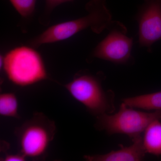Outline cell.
<instances>
[{
    "label": "cell",
    "instance_id": "obj_1",
    "mask_svg": "<svg viewBox=\"0 0 161 161\" xmlns=\"http://www.w3.org/2000/svg\"><path fill=\"white\" fill-rule=\"evenodd\" d=\"M3 68L9 80L18 86H29L48 78L42 57L31 46L18 47L8 52Z\"/></svg>",
    "mask_w": 161,
    "mask_h": 161
},
{
    "label": "cell",
    "instance_id": "obj_2",
    "mask_svg": "<svg viewBox=\"0 0 161 161\" xmlns=\"http://www.w3.org/2000/svg\"><path fill=\"white\" fill-rule=\"evenodd\" d=\"M156 120H161V110L142 112L133 109L122 102L117 113L113 115L105 113L96 116L95 126L109 135H127L132 141L142 136L148 126Z\"/></svg>",
    "mask_w": 161,
    "mask_h": 161
},
{
    "label": "cell",
    "instance_id": "obj_3",
    "mask_svg": "<svg viewBox=\"0 0 161 161\" xmlns=\"http://www.w3.org/2000/svg\"><path fill=\"white\" fill-rule=\"evenodd\" d=\"M64 87L92 115L112 114L115 111L114 92L104 91L100 80L94 75L78 73Z\"/></svg>",
    "mask_w": 161,
    "mask_h": 161
},
{
    "label": "cell",
    "instance_id": "obj_4",
    "mask_svg": "<svg viewBox=\"0 0 161 161\" xmlns=\"http://www.w3.org/2000/svg\"><path fill=\"white\" fill-rule=\"evenodd\" d=\"M88 12V14L83 17L48 27L37 36L32 39L29 42L30 45L36 48L43 44L62 41L88 28L97 34L108 28L112 22V16L108 8L93 9Z\"/></svg>",
    "mask_w": 161,
    "mask_h": 161
},
{
    "label": "cell",
    "instance_id": "obj_5",
    "mask_svg": "<svg viewBox=\"0 0 161 161\" xmlns=\"http://www.w3.org/2000/svg\"><path fill=\"white\" fill-rule=\"evenodd\" d=\"M56 131L54 121L42 113H35L16 130L20 153L31 158L44 155Z\"/></svg>",
    "mask_w": 161,
    "mask_h": 161
},
{
    "label": "cell",
    "instance_id": "obj_6",
    "mask_svg": "<svg viewBox=\"0 0 161 161\" xmlns=\"http://www.w3.org/2000/svg\"><path fill=\"white\" fill-rule=\"evenodd\" d=\"M126 31L125 26L118 23L96 46L93 56L113 63H127L131 58L133 40L126 36Z\"/></svg>",
    "mask_w": 161,
    "mask_h": 161
},
{
    "label": "cell",
    "instance_id": "obj_7",
    "mask_svg": "<svg viewBox=\"0 0 161 161\" xmlns=\"http://www.w3.org/2000/svg\"><path fill=\"white\" fill-rule=\"evenodd\" d=\"M136 19L140 45L150 48L161 40V0H144Z\"/></svg>",
    "mask_w": 161,
    "mask_h": 161
},
{
    "label": "cell",
    "instance_id": "obj_8",
    "mask_svg": "<svg viewBox=\"0 0 161 161\" xmlns=\"http://www.w3.org/2000/svg\"><path fill=\"white\" fill-rule=\"evenodd\" d=\"M130 147L119 145L120 149L113 150L103 154L85 155L86 160L88 161H140L143 160L147 153L143 143L142 136L132 140Z\"/></svg>",
    "mask_w": 161,
    "mask_h": 161
},
{
    "label": "cell",
    "instance_id": "obj_9",
    "mask_svg": "<svg viewBox=\"0 0 161 161\" xmlns=\"http://www.w3.org/2000/svg\"><path fill=\"white\" fill-rule=\"evenodd\" d=\"M161 120L153 121L144 132L143 143L147 153L161 155Z\"/></svg>",
    "mask_w": 161,
    "mask_h": 161
},
{
    "label": "cell",
    "instance_id": "obj_10",
    "mask_svg": "<svg viewBox=\"0 0 161 161\" xmlns=\"http://www.w3.org/2000/svg\"><path fill=\"white\" fill-rule=\"evenodd\" d=\"M122 102L133 108L148 111L161 110V91L123 98Z\"/></svg>",
    "mask_w": 161,
    "mask_h": 161
},
{
    "label": "cell",
    "instance_id": "obj_11",
    "mask_svg": "<svg viewBox=\"0 0 161 161\" xmlns=\"http://www.w3.org/2000/svg\"><path fill=\"white\" fill-rule=\"evenodd\" d=\"M0 114L6 117L18 118V101L16 96L12 93L0 95Z\"/></svg>",
    "mask_w": 161,
    "mask_h": 161
},
{
    "label": "cell",
    "instance_id": "obj_12",
    "mask_svg": "<svg viewBox=\"0 0 161 161\" xmlns=\"http://www.w3.org/2000/svg\"><path fill=\"white\" fill-rule=\"evenodd\" d=\"M12 5L23 18H29L33 14L36 0H9Z\"/></svg>",
    "mask_w": 161,
    "mask_h": 161
},
{
    "label": "cell",
    "instance_id": "obj_13",
    "mask_svg": "<svg viewBox=\"0 0 161 161\" xmlns=\"http://www.w3.org/2000/svg\"><path fill=\"white\" fill-rule=\"evenodd\" d=\"M74 1V0H45V12L43 16L45 15V18H47V20L49 18L48 16H49L52 12L57 6L62 3L73 2Z\"/></svg>",
    "mask_w": 161,
    "mask_h": 161
},
{
    "label": "cell",
    "instance_id": "obj_14",
    "mask_svg": "<svg viewBox=\"0 0 161 161\" xmlns=\"http://www.w3.org/2000/svg\"><path fill=\"white\" fill-rule=\"evenodd\" d=\"M26 158L22 153L19 154H6L3 161H24L26 160Z\"/></svg>",
    "mask_w": 161,
    "mask_h": 161
},
{
    "label": "cell",
    "instance_id": "obj_15",
    "mask_svg": "<svg viewBox=\"0 0 161 161\" xmlns=\"http://www.w3.org/2000/svg\"><path fill=\"white\" fill-rule=\"evenodd\" d=\"M86 7H96V8H105L106 0H91L87 3Z\"/></svg>",
    "mask_w": 161,
    "mask_h": 161
}]
</instances>
